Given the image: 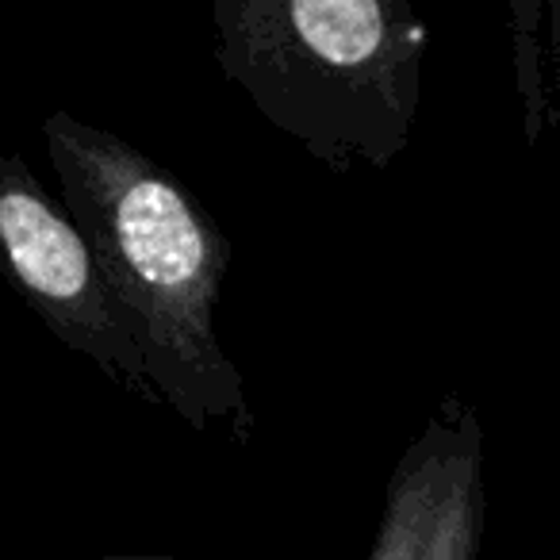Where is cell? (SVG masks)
Listing matches in <instances>:
<instances>
[{
  "mask_svg": "<svg viewBox=\"0 0 560 560\" xmlns=\"http://www.w3.org/2000/svg\"><path fill=\"white\" fill-rule=\"evenodd\" d=\"M43 142L66 211L108 277L162 404L192 430L226 427L234 442H249L257 415L246 376L215 327L231 269L223 226L154 154L73 112H50Z\"/></svg>",
  "mask_w": 560,
  "mask_h": 560,
  "instance_id": "obj_1",
  "label": "cell"
},
{
  "mask_svg": "<svg viewBox=\"0 0 560 560\" xmlns=\"http://www.w3.org/2000/svg\"><path fill=\"white\" fill-rule=\"evenodd\" d=\"M215 66L335 173L411 147L430 27L407 0H215Z\"/></svg>",
  "mask_w": 560,
  "mask_h": 560,
  "instance_id": "obj_2",
  "label": "cell"
},
{
  "mask_svg": "<svg viewBox=\"0 0 560 560\" xmlns=\"http://www.w3.org/2000/svg\"><path fill=\"white\" fill-rule=\"evenodd\" d=\"M0 246L12 284L66 350L89 358L131 396L162 404L85 231L20 154L0 162Z\"/></svg>",
  "mask_w": 560,
  "mask_h": 560,
  "instance_id": "obj_3",
  "label": "cell"
},
{
  "mask_svg": "<svg viewBox=\"0 0 560 560\" xmlns=\"http://www.w3.org/2000/svg\"><path fill=\"white\" fill-rule=\"evenodd\" d=\"M483 514L480 415L445 396L392 468L369 560H480Z\"/></svg>",
  "mask_w": 560,
  "mask_h": 560,
  "instance_id": "obj_4",
  "label": "cell"
},
{
  "mask_svg": "<svg viewBox=\"0 0 560 560\" xmlns=\"http://www.w3.org/2000/svg\"><path fill=\"white\" fill-rule=\"evenodd\" d=\"M549 4L541 0H511V47L514 70H518V93L526 104V142L537 147L545 127H552V78L541 58L549 47L541 43V20Z\"/></svg>",
  "mask_w": 560,
  "mask_h": 560,
  "instance_id": "obj_5",
  "label": "cell"
},
{
  "mask_svg": "<svg viewBox=\"0 0 560 560\" xmlns=\"http://www.w3.org/2000/svg\"><path fill=\"white\" fill-rule=\"evenodd\" d=\"M545 47L552 58V127L560 124V0L549 4V35H545Z\"/></svg>",
  "mask_w": 560,
  "mask_h": 560,
  "instance_id": "obj_6",
  "label": "cell"
},
{
  "mask_svg": "<svg viewBox=\"0 0 560 560\" xmlns=\"http://www.w3.org/2000/svg\"><path fill=\"white\" fill-rule=\"evenodd\" d=\"M108 560H162V557H108Z\"/></svg>",
  "mask_w": 560,
  "mask_h": 560,
  "instance_id": "obj_7",
  "label": "cell"
}]
</instances>
